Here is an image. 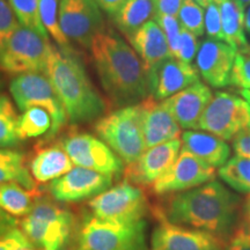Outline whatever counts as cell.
Returning <instances> with one entry per match:
<instances>
[{
    "label": "cell",
    "mask_w": 250,
    "mask_h": 250,
    "mask_svg": "<svg viewBox=\"0 0 250 250\" xmlns=\"http://www.w3.org/2000/svg\"><path fill=\"white\" fill-rule=\"evenodd\" d=\"M233 149L236 155L250 158V130L237 134L233 139Z\"/></svg>",
    "instance_id": "b9f144b4"
},
{
    "label": "cell",
    "mask_w": 250,
    "mask_h": 250,
    "mask_svg": "<svg viewBox=\"0 0 250 250\" xmlns=\"http://www.w3.org/2000/svg\"><path fill=\"white\" fill-rule=\"evenodd\" d=\"M37 191H31L19 183L0 184V208L15 218H23L29 213L36 201Z\"/></svg>",
    "instance_id": "484cf974"
},
{
    "label": "cell",
    "mask_w": 250,
    "mask_h": 250,
    "mask_svg": "<svg viewBox=\"0 0 250 250\" xmlns=\"http://www.w3.org/2000/svg\"><path fill=\"white\" fill-rule=\"evenodd\" d=\"M19 116L11 99L0 94V148L14 147L21 142L18 134Z\"/></svg>",
    "instance_id": "f1b7e54d"
},
{
    "label": "cell",
    "mask_w": 250,
    "mask_h": 250,
    "mask_svg": "<svg viewBox=\"0 0 250 250\" xmlns=\"http://www.w3.org/2000/svg\"><path fill=\"white\" fill-rule=\"evenodd\" d=\"M147 78L149 95L156 101H164L198 83L199 73L192 64L169 57L152 68Z\"/></svg>",
    "instance_id": "ac0fdd59"
},
{
    "label": "cell",
    "mask_w": 250,
    "mask_h": 250,
    "mask_svg": "<svg viewBox=\"0 0 250 250\" xmlns=\"http://www.w3.org/2000/svg\"><path fill=\"white\" fill-rule=\"evenodd\" d=\"M245 30L250 35V5L247 7V11L245 13Z\"/></svg>",
    "instance_id": "7dc6e473"
},
{
    "label": "cell",
    "mask_w": 250,
    "mask_h": 250,
    "mask_svg": "<svg viewBox=\"0 0 250 250\" xmlns=\"http://www.w3.org/2000/svg\"><path fill=\"white\" fill-rule=\"evenodd\" d=\"M220 11L224 42L236 51L248 45L245 30V9L234 0H217Z\"/></svg>",
    "instance_id": "cb8c5ba5"
},
{
    "label": "cell",
    "mask_w": 250,
    "mask_h": 250,
    "mask_svg": "<svg viewBox=\"0 0 250 250\" xmlns=\"http://www.w3.org/2000/svg\"><path fill=\"white\" fill-rule=\"evenodd\" d=\"M193 1L197 2V4L201 6V7L205 8L206 6H208V4H211V2L214 1V0H193Z\"/></svg>",
    "instance_id": "681fc988"
},
{
    "label": "cell",
    "mask_w": 250,
    "mask_h": 250,
    "mask_svg": "<svg viewBox=\"0 0 250 250\" xmlns=\"http://www.w3.org/2000/svg\"><path fill=\"white\" fill-rule=\"evenodd\" d=\"M19 221L13 215L8 214L0 208V239L4 237L8 232L17 228Z\"/></svg>",
    "instance_id": "ee69618b"
},
{
    "label": "cell",
    "mask_w": 250,
    "mask_h": 250,
    "mask_svg": "<svg viewBox=\"0 0 250 250\" xmlns=\"http://www.w3.org/2000/svg\"><path fill=\"white\" fill-rule=\"evenodd\" d=\"M26 239L27 236L24 235L20 228H14L0 239V250H13L15 247L23 242Z\"/></svg>",
    "instance_id": "60d3db41"
},
{
    "label": "cell",
    "mask_w": 250,
    "mask_h": 250,
    "mask_svg": "<svg viewBox=\"0 0 250 250\" xmlns=\"http://www.w3.org/2000/svg\"><path fill=\"white\" fill-rule=\"evenodd\" d=\"M143 110V133L146 148L180 138L181 126L162 101L148 96L140 102Z\"/></svg>",
    "instance_id": "ffe728a7"
},
{
    "label": "cell",
    "mask_w": 250,
    "mask_h": 250,
    "mask_svg": "<svg viewBox=\"0 0 250 250\" xmlns=\"http://www.w3.org/2000/svg\"><path fill=\"white\" fill-rule=\"evenodd\" d=\"M19 24L20 23L7 0H0V55Z\"/></svg>",
    "instance_id": "8d00e7d4"
},
{
    "label": "cell",
    "mask_w": 250,
    "mask_h": 250,
    "mask_svg": "<svg viewBox=\"0 0 250 250\" xmlns=\"http://www.w3.org/2000/svg\"><path fill=\"white\" fill-rule=\"evenodd\" d=\"M9 93L21 111L28 108H42L49 112L52 126L46 138L51 139L68 123L64 105L45 73L19 74L9 83Z\"/></svg>",
    "instance_id": "52a82bcc"
},
{
    "label": "cell",
    "mask_w": 250,
    "mask_h": 250,
    "mask_svg": "<svg viewBox=\"0 0 250 250\" xmlns=\"http://www.w3.org/2000/svg\"><path fill=\"white\" fill-rule=\"evenodd\" d=\"M88 208L93 217L115 223L142 220L149 211L143 188L126 180L89 199Z\"/></svg>",
    "instance_id": "9c48e42d"
},
{
    "label": "cell",
    "mask_w": 250,
    "mask_h": 250,
    "mask_svg": "<svg viewBox=\"0 0 250 250\" xmlns=\"http://www.w3.org/2000/svg\"><path fill=\"white\" fill-rule=\"evenodd\" d=\"M204 17V11L197 2L193 0H183L177 19L182 28L198 37L205 33Z\"/></svg>",
    "instance_id": "d6a6232c"
},
{
    "label": "cell",
    "mask_w": 250,
    "mask_h": 250,
    "mask_svg": "<svg viewBox=\"0 0 250 250\" xmlns=\"http://www.w3.org/2000/svg\"><path fill=\"white\" fill-rule=\"evenodd\" d=\"M236 50L224 41L205 40L196 55V68L208 86L224 88L229 85Z\"/></svg>",
    "instance_id": "e0dca14e"
},
{
    "label": "cell",
    "mask_w": 250,
    "mask_h": 250,
    "mask_svg": "<svg viewBox=\"0 0 250 250\" xmlns=\"http://www.w3.org/2000/svg\"><path fill=\"white\" fill-rule=\"evenodd\" d=\"M234 1H235L236 4L243 9L247 8L250 5V0H234Z\"/></svg>",
    "instance_id": "c3c4849f"
},
{
    "label": "cell",
    "mask_w": 250,
    "mask_h": 250,
    "mask_svg": "<svg viewBox=\"0 0 250 250\" xmlns=\"http://www.w3.org/2000/svg\"><path fill=\"white\" fill-rule=\"evenodd\" d=\"M182 2L183 0H155L154 15H170L177 18Z\"/></svg>",
    "instance_id": "ab89813d"
},
{
    "label": "cell",
    "mask_w": 250,
    "mask_h": 250,
    "mask_svg": "<svg viewBox=\"0 0 250 250\" xmlns=\"http://www.w3.org/2000/svg\"><path fill=\"white\" fill-rule=\"evenodd\" d=\"M24 165L26 155L14 149L0 148V165Z\"/></svg>",
    "instance_id": "7bdbcfd3"
},
{
    "label": "cell",
    "mask_w": 250,
    "mask_h": 250,
    "mask_svg": "<svg viewBox=\"0 0 250 250\" xmlns=\"http://www.w3.org/2000/svg\"><path fill=\"white\" fill-rule=\"evenodd\" d=\"M45 74L64 105L68 123H88L105 114L107 102L92 83L74 51L64 52L54 46Z\"/></svg>",
    "instance_id": "3957f363"
},
{
    "label": "cell",
    "mask_w": 250,
    "mask_h": 250,
    "mask_svg": "<svg viewBox=\"0 0 250 250\" xmlns=\"http://www.w3.org/2000/svg\"><path fill=\"white\" fill-rule=\"evenodd\" d=\"M218 175L235 191L250 196V158L235 155L228 159L219 168Z\"/></svg>",
    "instance_id": "4316f807"
},
{
    "label": "cell",
    "mask_w": 250,
    "mask_h": 250,
    "mask_svg": "<svg viewBox=\"0 0 250 250\" xmlns=\"http://www.w3.org/2000/svg\"><path fill=\"white\" fill-rule=\"evenodd\" d=\"M73 168V162L61 144L44 146L35 152L29 162L30 175L36 184L50 183Z\"/></svg>",
    "instance_id": "7402d4cb"
},
{
    "label": "cell",
    "mask_w": 250,
    "mask_h": 250,
    "mask_svg": "<svg viewBox=\"0 0 250 250\" xmlns=\"http://www.w3.org/2000/svg\"><path fill=\"white\" fill-rule=\"evenodd\" d=\"M14 182L28 190L37 191V184L24 165H0V184Z\"/></svg>",
    "instance_id": "836d02e7"
},
{
    "label": "cell",
    "mask_w": 250,
    "mask_h": 250,
    "mask_svg": "<svg viewBox=\"0 0 250 250\" xmlns=\"http://www.w3.org/2000/svg\"><path fill=\"white\" fill-rule=\"evenodd\" d=\"M229 85L235 87L237 92L250 93V44L236 51Z\"/></svg>",
    "instance_id": "1f68e13d"
},
{
    "label": "cell",
    "mask_w": 250,
    "mask_h": 250,
    "mask_svg": "<svg viewBox=\"0 0 250 250\" xmlns=\"http://www.w3.org/2000/svg\"><path fill=\"white\" fill-rule=\"evenodd\" d=\"M153 18L164 31L168 43V48H169L170 57L176 58L181 39V30H182V26H181L179 19L176 17H170V15L160 14H155Z\"/></svg>",
    "instance_id": "d590c367"
},
{
    "label": "cell",
    "mask_w": 250,
    "mask_h": 250,
    "mask_svg": "<svg viewBox=\"0 0 250 250\" xmlns=\"http://www.w3.org/2000/svg\"><path fill=\"white\" fill-rule=\"evenodd\" d=\"M114 176L83 167H73L59 179L50 182L48 190L58 203H79L92 199L112 186Z\"/></svg>",
    "instance_id": "5bb4252c"
},
{
    "label": "cell",
    "mask_w": 250,
    "mask_h": 250,
    "mask_svg": "<svg viewBox=\"0 0 250 250\" xmlns=\"http://www.w3.org/2000/svg\"><path fill=\"white\" fill-rule=\"evenodd\" d=\"M198 49L199 43L197 36L182 28L176 59H179V61L183 62H188V64H191L193 58L196 57L197 52H198Z\"/></svg>",
    "instance_id": "f35d334b"
},
{
    "label": "cell",
    "mask_w": 250,
    "mask_h": 250,
    "mask_svg": "<svg viewBox=\"0 0 250 250\" xmlns=\"http://www.w3.org/2000/svg\"><path fill=\"white\" fill-rule=\"evenodd\" d=\"M155 0H126L112 17L118 29L129 39L154 17Z\"/></svg>",
    "instance_id": "d4e9b609"
},
{
    "label": "cell",
    "mask_w": 250,
    "mask_h": 250,
    "mask_svg": "<svg viewBox=\"0 0 250 250\" xmlns=\"http://www.w3.org/2000/svg\"><path fill=\"white\" fill-rule=\"evenodd\" d=\"M94 131L126 166L138 160L146 149L140 103L103 115L96 121Z\"/></svg>",
    "instance_id": "5b68a950"
},
{
    "label": "cell",
    "mask_w": 250,
    "mask_h": 250,
    "mask_svg": "<svg viewBox=\"0 0 250 250\" xmlns=\"http://www.w3.org/2000/svg\"><path fill=\"white\" fill-rule=\"evenodd\" d=\"M51 126L52 120L48 111L37 107L28 108L19 116V138L20 140L39 138L48 134Z\"/></svg>",
    "instance_id": "83f0119b"
},
{
    "label": "cell",
    "mask_w": 250,
    "mask_h": 250,
    "mask_svg": "<svg viewBox=\"0 0 250 250\" xmlns=\"http://www.w3.org/2000/svg\"><path fill=\"white\" fill-rule=\"evenodd\" d=\"M59 24L70 42L86 49L105 29L102 11L95 0H59Z\"/></svg>",
    "instance_id": "7c38bea8"
},
{
    "label": "cell",
    "mask_w": 250,
    "mask_h": 250,
    "mask_svg": "<svg viewBox=\"0 0 250 250\" xmlns=\"http://www.w3.org/2000/svg\"><path fill=\"white\" fill-rule=\"evenodd\" d=\"M130 44L142 61L146 73L170 57L164 31L154 20H149L129 37Z\"/></svg>",
    "instance_id": "44dd1931"
},
{
    "label": "cell",
    "mask_w": 250,
    "mask_h": 250,
    "mask_svg": "<svg viewBox=\"0 0 250 250\" xmlns=\"http://www.w3.org/2000/svg\"><path fill=\"white\" fill-rule=\"evenodd\" d=\"M199 129L229 142L250 130V103L241 95L217 92L199 121Z\"/></svg>",
    "instance_id": "30bf717a"
},
{
    "label": "cell",
    "mask_w": 250,
    "mask_h": 250,
    "mask_svg": "<svg viewBox=\"0 0 250 250\" xmlns=\"http://www.w3.org/2000/svg\"><path fill=\"white\" fill-rule=\"evenodd\" d=\"M13 250H37V249H36V246L34 245V243H31L27 237L23 242H21L20 245L15 247Z\"/></svg>",
    "instance_id": "bcb514c9"
},
{
    "label": "cell",
    "mask_w": 250,
    "mask_h": 250,
    "mask_svg": "<svg viewBox=\"0 0 250 250\" xmlns=\"http://www.w3.org/2000/svg\"><path fill=\"white\" fill-rule=\"evenodd\" d=\"M213 98L210 87L201 81L164 100L181 129H199V121Z\"/></svg>",
    "instance_id": "d6986e66"
},
{
    "label": "cell",
    "mask_w": 250,
    "mask_h": 250,
    "mask_svg": "<svg viewBox=\"0 0 250 250\" xmlns=\"http://www.w3.org/2000/svg\"><path fill=\"white\" fill-rule=\"evenodd\" d=\"M205 33L210 40L224 41L223 28H221V18L217 0L212 1L205 7Z\"/></svg>",
    "instance_id": "74e56055"
},
{
    "label": "cell",
    "mask_w": 250,
    "mask_h": 250,
    "mask_svg": "<svg viewBox=\"0 0 250 250\" xmlns=\"http://www.w3.org/2000/svg\"><path fill=\"white\" fill-rule=\"evenodd\" d=\"M74 250H149L147 221L115 223L89 215L78 232Z\"/></svg>",
    "instance_id": "8992f818"
},
{
    "label": "cell",
    "mask_w": 250,
    "mask_h": 250,
    "mask_svg": "<svg viewBox=\"0 0 250 250\" xmlns=\"http://www.w3.org/2000/svg\"><path fill=\"white\" fill-rule=\"evenodd\" d=\"M181 142L183 149L214 168L224 166L230 156L229 145L225 140L205 131H186L182 133Z\"/></svg>",
    "instance_id": "603a6c76"
},
{
    "label": "cell",
    "mask_w": 250,
    "mask_h": 250,
    "mask_svg": "<svg viewBox=\"0 0 250 250\" xmlns=\"http://www.w3.org/2000/svg\"><path fill=\"white\" fill-rule=\"evenodd\" d=\"M239 94L246 100V101H248L250 103V93L249 92H239Z\"/></svg>",
    "instance_id": "f907efd6"
},
{
    "label": "cell",
    "mask_w": 250,
    "mask_h": 250,
    "mask_svg": "<svg viewBox=\"0 0 250 250\" xmlns=\"http://www.w3.org/2000/svg\"><path fill=\"white\" fill-rule=\"evenodd\" d=\"M226 245V240L204 230L159 220L149 250H225Z\"/></svg>",
    "instance_id": "9a60e30c"
},
{
    "label": "cell",
    "mask_w": 250,
    "mask_h": 250,
    "mask_svg": "<svg viewBox=\"0 0 250 250\" xmlns=\"http://www.w3.org/2000/svg\"><path fill=\"white\" fill-rule=\"evenodd\" d=\"M54 45L49 39L19 24L0 55V70L9 73H45Z\"/></svg>",
    "instance_id": "ba28073f"
},
{
    "label": "cell",
    "mask_w": 250,
    "mask_h": 250,
    "mask_svg": "<svg viewBox=\"0 0 250 250\" xmlns=\"http://www.w3.org/2000/svg\"><path fill=\"white\" fill-rule=\"evenodd\" d=\"M214 177V167L182 148L169 169L149 188L155 195L167 196L193 189L213 181Z\"/></svg>",
    "instance_id": "4fadbf2b"
},
{
    "label": "cell",
    "mask_w": 250,
    "mask_h": 250,
    "mask_svg": "<svg viewBox=\"0 0 250 250\" xmlns=\"http://www.w3.org/2000/svg\"><path fill=\"white\" fill-rule=\"evenodd\" d=\"M43 250H48V249H43Z\"/></svg>",
    "instance_id": "f5cc1de1"
},
{
    "label": "cell",
    "mask_w": 250,
    "mask_h": 250,
    "mask_svg": "<svg viewBox=\"0 0 250 250\" xmlns=\"http://www.w3.org/2000/svg\"><path fill=\"white\" fill-rule=\"evenodd\" d=\"M89 50L101 85L115 107L137 104L151 96L142 61L114 29L105 27L93 40Z\"/></svg>",
    "instance_id": "7a4b0ae2"
},
{
    "label": "cell",
    "mask_w": 250,
    "mask_h": 250,
    "mask_svg": "<svg viewBox=\"0 0 250 250\" xmlns=\"http://www.w3.org/2000/svg\"><path fill=\"white\" fill-rule=\"evenodd\" d=\"M77 220L74 214L49 198H37L20 223V229L31 243L42 249L64 250L70 242Z\"/></svg>",
    "instance_id": "277c9868"
},
{
    "label": "cell",
    "mask_w": 250,
    "mask_h": 250,
    "mask_svg": "<svg viewBox=\"0 0 250 250\" xmlns=\"http://www.w3.org/2000/svg\"><path fill=\"white\" fill-rule=\"evenodd\" d=\"M245 199L218 181L167 195L153 210L159 220L204 230L228 241L242 215Z\"/></svg>",
    "instance_id": "6da1fadb"
},
{
    "label": "cell",
    "mask_w": 250,
    "mask_h": 250,
    "mask_svg": "<svg viewBox=\"0 0 250 250\" xmlns=\"http://www.w3.org/2000/svg\"><path fill=\"white\" fill-rule=\"evenodd\" d=\"M182 142L171 140L146 148L133 164L125 168V180L138 187H151L162 174L169 169L181 152Z\"/></svg>",
    "instance_id": "2e32d148"
},
{
    "label": "cell",
    "mask_w": 250,
    "mask_h": 250,
    "mask_svg": "<svg viewBox=\"0 0 250 250\" xmlns=\"http://www.w3.org/2000/svg\"><path fill=\"white\" fill-rule=\"evenodd\" d=\"M95 1L102 12L112 18L120 11L126 0H95Z\"/></svg>",
    "instance_id": "f6af8a7d"
},
{
    "label": "cell",
    "mask_w": 250,
    "mask_h": 250,
    "mask_svg": "<svg viewBox=\"0 0 250 250\" xmlns=\"http://www.w3.org/2000/svg\"><path fill=\"white\" fill-rule=\"evenodd\" d=\"M73 165L116 176L124 173V162L104 142L86 132L68 134L61 143Z\"/></svg>",
    "instance_id": "8fae6325"
},
{
    "label": "cell",
    "mask_w": 250,
    "mask_h": 250,
    "mask_svg": "<svg viewBox=\"0 0 250 250\" xmlns=\"http://www.w3.org/2000/svg\"><path fill=\"white\" fill-rule=\"evenodd\" d=\"M245 202H246V204L248 205V206H249V208H250V196H246Z\"/></svg>",
    "instance_id": "816d5d0a"
},
{
    "label": "cell",
    "mask_w": 250,
    "mask_h": 250,
    "mask_svg": "<svg viewBox=\"0 0 250 250\" xmlns=\"http://www.w3.org/2000/svg\"><path fill=\"white\" fill-rule=\"evenodd\" d=\"M21 26L35 31L49 39V34L43 26L40 15L39 0H7Z\"/></svg>",
    "instance_id": "4dcf8cb0"
},
{
    "label": "cell",
    "mask_w": 250,
    "mask_h": 250,
    "mask_svg": "<svg viewBox=\"0 0 250 250\" xmlns=\"http://www.w3.org/2000/svg\"><path fill=\"white\" fill-rule=\"evenodd\" d=\"M225 250H250V208L246 202L240 223L228 239Z\"/></svg>",
    "instance_id": "e575fe53"
},
{
    "label": "cell",
    "mask_w": 250,
    "mask_h": 250,
    "mask_svg": "<svg viewBox=\"0 0 250 250\" xmlns=\"http://www.w3.org/2000/svg\"><path fill=\"white\" fill-rule=\"evenodd\" d=\"M39 5L43 26L57 43L58 49L64 52L74 51L59 24V0H39Z\"/></svg>",
    "instance_id": "f546056e"
}]
</instances>
